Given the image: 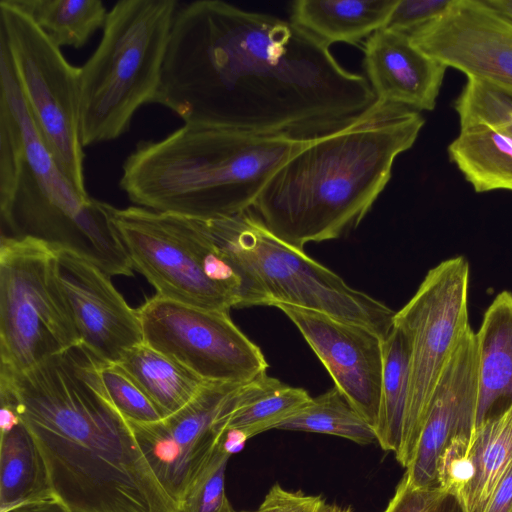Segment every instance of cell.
<instances>
[{"label": "cell", "mask_w": 512, "mask_h": 512, "mask_svg": "<svg viewBox=\"0 0 512 512\" xmlns=\"http://www.w3.org/2000/svg\"><path fill=\"white\" fill-rule=\"evenodd\" d=\"M329 47L290 20L194 1L176 12L154 103L185 124L314 140L378 101Z\"/></svg>", "instance_id": "6da1fadb"}, {"label": "cell", "mask_w": 512, "mask_h": 512, "mask_svg": "<svg viewBox=\"0 0 512 512\" xmlns=\"http://www.w3.org/2000/svg\"><path fill=\"white\" fill-rule=\"evenodd\" d=\"M82 343L19 373L0 369V400L29 431L49 500L65 512H178Z\"/></svg>", "instance_id": "7a4b0ae2"}, {"label": "cell", "mask_w": 512, "mask_h": 512, "mask_svg": "<svg viewBox=\"0 0 512 512\" xmlns=\"http://www.w3.org/2000/svg\"><path fill=\"white\" fill-rule=\"evenodd\" d=\"M424 123L416 110L377 101L350 125L290 156L251 210L272 234L296 248L341 237L370 211L396 158L413 146Z\"/></svg>", "instance_id": "3957f363"}, {"label": "cell", "mask_w": 512, "mask_h": 512, "mask_svg": "<svg viewBox=\"0 0 512 512\" xmlns=\"http://www.w3.org/2000/svg\"><path fill=\"white\" fill-rule=\"evenodd\" d=\"M310 141L184 124L160 140L138 142L119 186L139 207L226 218L251 209L275 170Z\"/></svg>", "instance_id": "277c9868"}, {"label": "cell", "mask_w": 512, "mask_h": 512, "mask_svg": "<svg viewBox=\"0 0 512 512\" xmlns=\"http://www.w3.org/2000/svg\"><path fill=\"white\" fill-rule=\"evenodd\" d=\"M0 98L15 115L23 138L24 157L1 223L13 238H34L74 252L110 276L131 268L115 230L109 204L81 195L57 166L27 106L11 55L0 37Z\"/></svg>", "instance_id": "5b68a950"}, {"label": "cell", "mask_w": 512, "mask_h": 512, "mask_svg": "<svg viewBox=\"0 0 512 512\" xmlns=\"http://www.w3.org/2000/svg\"><path fill=\"white\" fill-rule=\"evenodd\" d=\"M204 222L238 278L237 308L289 304L366 327L382 340L391 332L395 311L277 238L251 209Z\"/></svg>", "instance_id": "8992f818"}, {"label": "cell", "mask_w": 512, "mask_h": 512, "mask_svg": "<svg viewBox=\"0 0 512 512\" xmlns=\"http://www.w3.org/2000/svg\"><path fill=\"white\" fill-rule=\"evenodd\" d=\"M179 3L120 0L108 12L100 43L80 67L83 147L125 134L136 111L154 103Z\"/></svg>", "instance_id": "52a82bcc"}, {"label": "cell", "mask_w": 512, "mask_h": 512, "mask_svg": "<svg viewBox=\"0 0 512 512\" xmlns=\"http://www.w3.org/2000/svg\"><path fill=\"white\" fill-rule=\"evenodd\" d=\"M109 214L133 269L156 295L208 310L237 308L238 278L204 221L139 206L109 204Z\"/></svg>", "instance_id": "ba28073f"}, {"label": "cell", "mask_w": 512, "mask_h": 512, "mask_svg": "<svg viewBox=\"0 0 512 512\" xmlns=\"http://www.w3.org/2000/svg\"><path fill=\"white\" fill-rule=\"evenodd\" d=\"M58 248L1 235L0 369L26 371L79 343L60 290Z\"/></svg>", "instance_id": "9c48e42d"}, {"label": "cell", "mask_w": 512, "mask_h": 512, "mask_svg": "<svg viewBox=\"0 0 512 512\" xmlns=\"http://www.w3.org/2000/svg\"><path fill=\"white\" fill-rule=\"evenodd\" d=\"M469 263L463 256L430 269L414 296L394 316L409 347V380L402 442L397 461L407 467L426 413L449 358L470 327Z\"/></svg>", "instance_id": "30bf717a"}, {"label": "cell", "mask_w": 512, "mask_h": 512, "mask_svg": "<svg viewBox=\"0 0 512 512\" xmlns=\"http://www.w3.org/2000/svg\"><path fill=\"white\" fill-rule=\"evenodd\" d=\"M0 36L30 114L57 166L81 195L89 196L80 133V67L72 66L10 0L0 1Z\"/></svg>", "instance_id": "8fae6325"}, {"label": "cell", "mask_w": 512, "mask_h": 512, "mask_svg": "<svg viewBox=\"0 0 512 512\" xmlns=\"http://www.w3.org/2000/svg\"><path fill=\"white\" fill-rule=\"evenodd\" d=\"M144 342L205 381L245 383L266 373L259 346L229 311L208 310L154 295L138 309Z\"/></svg>", "instance_id": "7c38bea8"}, {"label": "cell", "mask_w": 512, "mask_h": 512, "mask_svg": "<svg viewBox=\"0 0 512 512\" xmlns=\"http://www.w3.org/2000/svg\"><path fill=\"white\" fill-rule=\"evenodd\" d=\"M242 384L206 381L175 413L155 422L129 421L148 462L177 507L195 474L225 437L217 421Z\"/></svg>", "instance_id": "4fadbf2b"}, {"label": "cell", "mask_w": 512, "mask_h": 512, "mask_svg": "<svg viewBox=\"0 0 512 512\" xmlns=\"http://www.w3.org/2000/svg\"><path fill=\"white\" fill-rule=\"evenodd\" d=\"M407 36L446 67L512 91V19L485 0H455Z\"/></svg>", "instance_id": "5bb4252c"}, {"label": "cell", "mask_w": 512, "mask_h": 512, "mask_svg": "<svg viewBox=\"0 0 512 512\" xmlns=\"http://www.w3.org/2000/svg\"><path fill=\"white\" fill-rule=\"evenodd\" d=\"M297 327L332 380L353 407L374 427L380 404L383 340L366 327L328 314L277 304Z\"/></svg>", "instance_id": "9a60e30c"}, {"label": "cell", "mask_w": 512, "mask_h": 512, "mask_svg": "<svg viewBox=\"0 0 512 512\" xmlns=\"http://www.w3.org/2000/svg\"><path fill=\"white\" fill-rule=\"evenodd\" d=\"M56 272L79 342L105 362L144 341L137 309L111 282V276L82 256L58 249Z\"/></svg>", "instance_id": "2e32d148"}, {"label": "cell", "mask_w": 512, "mask_h": 512, "mask_svg": "<svg viewBox=\"0 0 512 512\" xmlns=\"http://www.w3.org/2000/svg\"><path fill=\"white\" fill-rule=\"evenodd\" d=\"M478 366L475 332L469 327L449 358L432 395L417 446L405 476L417 487H437L436 465L458 434L475 429Z\"/></svg>", "instance_id": "e0dca14e"}, {"label": "cell", "mask_w": 512, "mask_h": 512, "mask_svg": "<svg viewBox=\"0 0 512 512\" xmlns=\"http://www.w3.org/2000/svg\"><path fill=\"white\" fill-rule=\"evenodd\" d=\"M366 78L378 101L416 111L435 108L447 67L403 33L381 28L363 45Z\"/></svg>", "instance_id": "ac0fdd59"}, {"label": "cell", "mask_w": 512, "mask_h": 512, "mask_svg": "<svg viewBox=\"0 0 512 512\" xmlns=\"http://www.w3.org/2000/svg\"><path fill=\"white\" fill-rule=\"evenodd\" d=\"M476 335L478 401L475 428L512 406V293L502 291L486 309Z\"/></svg>", "instance_id": "d6986e66"}, {"label": "cell", "mask_w": 512, "mask_h": 512, "mask_svg": "<svg viewBox=\"0 0 512 512\" xmlns=\"http://www.w3.org/2000/svg\"><path fill=\"white\" fill-rule=\"evenodd\" d=\"M311 398L305 389L287 385L265 373L242 384L221 413L217 428L245 441L276 429Z\"/></svg>", "instance_id": "ffe728a7"}, {"label": "cell", "mask_w": 512, "mask_h": 512, "mask_svg": "<svg viewBox=\"0 0 512 512\" xmlns=\"http://www.w3.org/2000/svg\"><path fill=\"white\" fill-rule=\"evenodd\" d=\"M0 411V512L49 499L41 458L14 407L3 400Z\"/></svg>", "instance_id": "44dd1931"}, {"label": "cell", "mask_w": 512, "mask_h": 512, "mask_svg": "<svg viewBox=\"0 0 512 512\" xmlns=\"http://www.w3.org/2000/svg\"><path fill=\"white\" fill-rule=\"evenodd\" d=\"M397 0H297L290 21L330 46L357 44L384 28Z\"/></svg>", "instance_id": "7402d4cb"}, {"label": "cell", "mask_w": 512, "mask_h": 512, "mask_svg": "<svg viewBox=\"0 0 512 512\" xmlns=\"http://www.w3.org/2000/svg\"><path fill=\"white\" fill-rule=\"evenodd\" d=\"M448 153L476 192L512 191V136L498 126L474 123L460 127Z\"/></svg>", "instance_id": "603a6c76"}, {"label": "cell", "mask_w": 512, "mask_h": 512, "mask_svg": "<svg viewBox=\"0 0 512 512\" xmlns=\"http://www.w3.org/2000/svg\"><path fill=\"white\" fill-rule=\"evenodd\" d=\"M117 364L140 386L163 418L188 404L206 383L144 341L126 350Z\"/></svg>", "instance_id": "cb8c5ba5"}, {"label": "cell", "mask_w": 512, "mask_h": 512, "mask_svg": "<svg viewBox=\"0 0 512 512\" xmlns=\"http://www.w3.org/2000/svg\"><path fill=\"white\" fill-rule=\"evenodd\" d=\"M475 474L459 498L463 512H484L512 464V406L482 421L470 437Z\"/></svg>", "instance_id": "d4e9b609"}, {"label": "cell", "mask_w": 512, "mask_h": 512, "mask_svg": "<svg viewBox=\"0 0 512 512\" xmlns=\"http://www.w3.org/2000/svg\"><path fill=\"white\" fill-rule=\"evenodd\" d=\"M382 350V383L375 432L381 448L396 456L402 442L408 395L409 347L404 334L394 325L383 340Z\"/></svg>", "instance_id": "484cf974"}, {"label": "cell", "mask_w": 512, "mask_h": 512, "mask_svg": "<svg viewBox=\"0 0 512 512\" xmlns=\"http://www.w3.org/2000/svg\"><path fill=\"white\" fill-rule=\"evenodd\" d=\"M59 48L83 47L103 28L108 12L100 0H10Z\"/></svg>", "instance_id": "4316f807"}, {"label": "cell", "mask_w": 512, "mask_h": 512, "mask_svg": "<svg viewBox=\"0 0 512 512\" xmlns=\"http://www.w3.org/2000/svg\"><path fill=\"white\" fill-rule=\"evenodd\" d=\"M276 429L334 435L361 445L377 442L374 427L335 386L311 398Z\"/></svg>", "instance_id": "83f0119b"}, {"label": "cell", "mask_w": 512, "mask_h": 512, "mask_svg": "<svg viewBox=\"0 0 512 512\" xmlns=\"http://www.w3.org/2000/svg\"><path fill=\"white\" fill-rule=\"evenodd\" d=\"M225 438L226 435L189 483L178 512H236L225 491V472L232 452Z\"/></svg>", "instance_id": "f1b7e54d"}, {"label": "cell", "mask_w": 512, "mask_h": 512, "mask_svg": "<svg viewBox=\"0 0 512 512\" xmlns=\"http://www.w3.org/2000/svg\"><path fill=\"white\" fill-rule=\"evenodd\" d=\"M460 127L474 123L496 125L512 136V91L468 78L455 102Z\"/></svg>", "instance_id": "f546056e"}, {"label": "cell", "mask_w": 512, "mask_h": 512, "mask_svg": "<svg viewBox=\"0 0 512 512\" xmlns=\"http://www.w3.org/2000/svg\"><path fill=\"white\" fill-rule=\"evenodd\" d=\"M99 372L109 397L129 421L155 422L163 418L155 404L119 364L101 360Z\"/></svg>", "instance_id": "4dcf8cb0"}, {"label": "cell", "mask_w": 512, "mask_h": 512, "mask_svg": "<svg viewBox=\"0 0 512 512\" xmlns=\"http://www.w3.org/2000/svg\"><path fill=\"white\" fill-rule=\"evenodd\" d=\"M24 157V143L18 121L0 98V208L10 201Z\"/></svg>", "instance_id": "1f68e13d"}, {"label": "cell", "mask_w": 512, "mask_h": 512, "mask_svg": "<svg viewBox=\"0 0 512 512\" xmlns=\"http://www.w3.org/2000/svg\"><path fill=\"white\" fill-rule=\"evenodd\" d=\"M471 434H458L452 437L437 460V487L458 499L475 474L470 452Z\"/></svg>", "instance_id": "d6a6232c"}, {"label": "cell", "mask_w": 512, "mask_h": 512, "mask_svg": "<svg viewBox=\"0 0 512 512\" xmlns=\"http://www.w3.org/2000/svg\"><path fill=\"white\" fill-rule=\"evenodd\" d=\"M383 512H463V509L456 496L438 487H417L404 475Z\"/></svg>", "instance_id": "836d02e7"}, {"label": "cell", "mask_w": 512, "mask_h": 512, "mask_svg": "<svg viewBox=\"0 0 512 512\" xmlns=\"http://www.w3.org/2000/svg\"><path fill=\"white\" fill-rule=\"evenodd\" d=\"M455 0H397L384 28L410 34L446 12Z\"/></svg>", "instance_id": "e575fe53"}, {"label": "cell", "mask_w": 512, "mask_h": 512, "mask_svg": "<svg viewBox=\"0 0 512 512\" xmlns=\"http://www.w3.org/2000/svg\"><path fill=\"white\" fill-rule=\"evenodd\" d=\"M320 496L291 492L275 484L262 501L260 512H317L324 502Z\"/></svg>", "instance_id": "d590c367"}, {"label": "cell", "mask_w": 512, "mask_h": 512, "mask_svg": "<svg viewBox=\"0 0 512 512\" xmlns=\"http://www.w3.org/2000/svg\"><path fill=\"white\" fill-rule=\"evenodd\" d=\"M484 512H512V464L497 484Z\"/></svg>", "instance_id": "8d00e7d4"}, {"label": "cell", "mask_w": 512, "mask_h": 512, "mask_svg": "<svg viewBox=\"0 0 512 512\" xmlns=\"http://www.w3.org/2000/svg\"><path fill=\"white\" fill-rule=\"evenodd\" d=\"M8 512H65L58 504L46 499L33 503H28Z\"/></svg>", "instance_id": "74e56055"}, {"label": "cell", "mask_w": 512, "mask_h": 512, "mask_svg": "<svg viewBox=\"0 0 512 512\" xmlns=\"http://www.w3.org/2000/svg\"><path fill=\"white\" fill-rule=\"evenodd\" d=\"M490 6L512 19V0H485Z\"/></svg>", "instance_id": "f35d334b"}, {"label": "cell", "mask_w": 512, "mask_h": 512, "mask_svg": "<svg viewBox=\"0 0 512 512\" xmlns=\"http://www.w3.org/2000/svg\"><path fill=\"white\" fill-rule=\"evenodd\" d=\"M317 512H353L350 508H343L334 504H328L325 501L321 504Z\"/></svg>", "instance_id": "ab89813d"}, {"label": "cell", "mask_w": 512, "mask_h": 512, "mask_svg": "<svg viewBox=\"0 0 512 512\" xmlns=\"http://www.w3.org/2000/svg\"><path fill=\"white\" fill-rule=\"evenodd\" d=\"M255 512H260V511L258 510V511H255Z\"/></svg>", "instance_id": "60d3db41"}]
</instances>
